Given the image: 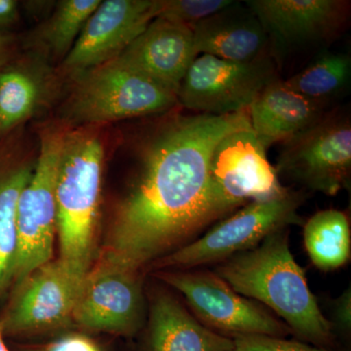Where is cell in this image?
<instances>
[{
    "label": "cell",
    "instance_id": "26",
    "mask_svg": "<svg viewBox=\"0 0 351 351\" xmlns=\"http://www.w3.org/2000/svg\"><path fill=\"white\" fill-rule=\"evenodd\" d=\"M18 351H105L93 338L83 332H64L47 343L18 346Z\"/></svg>",
    "mask_w": 351,
    "mask_h": 351
},
{
    "label": "cell",
    "instance_id": "7",
    "mask_svg": "<svg viewBox=\"0 0 351 351\" xmlns=\"http://www.w3.org/2000/svg\"><path fill=\"white\" fill-rule=\"evenodd\" d=\"M267 149L251 127L228 134L210 159V193L215 219L251 202L276 199L290 189L281 184Z\"/></svg>",
    "mask_w": 351,
    "mask_h": 351
},
{
    "label": "cell",
    "instance_id": "29",
    "mask_svg": "<svg viewBox=\"0 0 351 351\" xmlns=\"http://www.w3.org/2000/svg\"><path fill=\"white\" fill-rule=\"evenodd\" d=\"M13 47L12 36L0 32V71L8 66L10 58L12 56Z\"/></svg>",
    "mask_w": 351,
    "mask_h": 351
},
{
    "label": "cell",
    "instance_id": "15",
    "mask_svg": "<svg viewBox=\"0 0 351 351\" xmlns=\"http://www.w3.org/2000/svg\"><path fill=\"white\" fill-rule=\"evenodd\" d=\"M196 54L189 25L157 17L117 57L177 94Z\"/></svg>",
    "mask_w": 351,
    "mask_h": 351
},
{
    "label": "cell",
    "instance_id": "24",
    "mask_svg": "<svg viewBox=\"0 0 351 351\" xmlns=\"http://www.w3.org/2000/svg\"><path fill=\"white\" fill-rule=\"evenodd\" d=\"M233 2L232 0H159L157 17L166 18L191 27L232 5Z\"/></svg>",
    "mask_w": 351,
    "mask_h": 351
},
{
    "label": "cell",
    "instance_id": "16",
    "mask_svg": "<svg viewBox=\"0 0 351 351\" xmlns=\"http://www.w3.org/2000/svg\"><path fill=\"white\" fill-rule=\"evenodd\" d=\"M191 29L197 55L239 63L270 56L269 38L260 20L239 2L200 21Z\"/></svg>",
    "mask_w": 351,
    "mask_h": 351
},
{
    "label": "cell",
    "instance_id": "1",
    "mask_svg": "<svg viewBox=\"0 0 351 351\" xmlns=\"http://www.w3.org/2000/svg\"><path fill=\"white\" fill-rule=\"evenodd\" d=\"M251 127L248 110L173 117L149 141L137 179L115 213L101 255L140 271L215 221L210 159L228 134Z\"/></svg>",
    "mask_w": 351,
    "mask_h": 351
},
{
    "label": "cell",
    "instance_id": "21",
    "mask_svg": "<svg viewBox=\"0 0 351 351\" xmlns=\"http://www.w3.org/2000/svg\"><path fill=\"white\" fill-rule=\"evenodd\" d=\"M285 82L302 96L329 106L332 99L350 87V56L345 53H322Z\"/></svg>",
    "mask_w": 351,
    "mask_h": 351
},
{
    "label": "cell",
    "instance_id": "27",
    "mask_svg": "<svg viewBox=\"0 0 351 351\" xmlns=\"http://www.w3.org/2000/svg\"><path fill=\"white\" fill-rule=\"evenodd\" d=\"M335 318L339 326L350 330L351 326V293L350 287L339 298L335 304Z\"/></svg>",
    "mask_w": 351,
    "mask_h": 351
},
{
    "label": "cell",
    "instance_id": "12",
    "mask_svg": "<svg viewBox=\"0 0 351 351\" xmlns=\"http://www.w3.org/2000/svg\"><path fill=\"white\" fill-rule=\"evenodd\" d=\"M179 291L199 322L233 336L263 335L285 338L290 328L267 309L239 295L216 274L207 271L160 272L157 276Z\"/></svg>",
    "mask_w": 351,
    "mask_h": 351
},
{
    "label": "cell",
    "instance_id": "4",
    "mask_svg": "<svg viewBox=\"0 0 351 351\" xmlns=\"http://www.w3.org/2000/svg\"><path fill=\"white\" fill-rule=\"evenodd\" d=\"M69 101V117L80 124L119 121L167 112L177 94L119 59L75 78Z\"/></svg>",
    "mask_w": 351,
    "mask_h": 351
},
{
    "label": "cell",
    "instance_id": "22",
    "mask_svg": "<svg viewBox=\"0 0 351 351\" xmlns=\"http://www.w3.org/2000/svg\"><path fill=\"white\" fill-rule=\"evenodd\" d=\"M39 87L24 69L0 71V136H5L31 117L38 105Z\"/></svg>",
    "mask_w": 351,
    "mask_h": 351
},
{
    "label": "cell",
    "instance_id": "25",
    "mask_svg": "<svg viewBox=\"0 0 351 351\" xmlns=\"http://www.w3.org/2000/svg\"><path fill=\"white\" fill-rule=\"evenodd\" d=\"M232 339L233 348L228 351H330L300 341L263 335H239Z\"/></svg>",
    "mask_w": 351,
    "mask_h": 351
},
{
    "label": "cell",
    "instance_id": "20",
    "mask_svg": "<svg viewBox=\"0 0 351 351\" xmlns=\"http://www.w3.org/2000/svg\"><path fill=\"white\" fill-rule=\"evenodd\" d=\"M304 240L316 267L328 271L343 267L350 257L348 217L336 209L317 212L304 226Z\"/></svg>",
    "mask_w": 351,
    "mask_h": 351
},
{
    "label": "cell",
    "instance_id": "9",
    "mask_svg": "<svg viewBox=\"0 0 351 351\" xmlns=\"http://www.w3.org/2000/svg\"><path fill=\"white\" fill-rule=\"evenodd\" d=\"M145 315L138 271L101 255L83 278L73 322L85 331L132 337L144 326Z\"/></svg>",
    "mask_w": 351,
    "mask_h": 351
},
{
    "label": "cell",
    "instance_id": "30",
    "mask_svg": "<svg viewBox=\"0 0 351 351\" xmlns=\"http://www.w3.org/2000/svg\"><path fill=\"white\" fill-rule=\"evenodd\" d=\"M0 351H11L9 350L5 343V336H4L3 326L0 322Z\"/></svg>",
    "mask_w": 351,
    "mask_h": 351
},
{
    "label": "cell",
    "instance_id": "6",
    "mask_svg": "<svg viewBox=\"0 0 351 351\" xmlns=\"http://www.w3.org/2000/svg\"><path fill=\"white\" fill-rule=\"evenodd\" d=\"M302 201L301 193L290 189L276 199L249 203L199 239L157 261L156 267L193 269L206 263L223 262L251 250L271 233L302 221L298 210Z\"/></svg>",
    "mask_w": 351,
    "mask_h": 351
},
{
    "label": "cell",
    "instance_id": "28",
    "mask_svg": "<svg viewBox=\"0 0 351 351\" xmlns=\"http://www.w3.org/2000/svg\"><path fill=\"white\" fill-rule=\"evenodd\" d=\"M17 16V2L14 0H0V27L11 24Z\"/></svg>",
    "mask_w": 351,
    "mask_h": 351
},
{
    "label": "cell",
    "instance_id": "13",
    "mask_svg": "<svg viewBox=\"0 0 351 351\" xmlns=\"http://www.w3.org/2000/svg\"><path fill=\"white\" fill-rule=\"evenodd\" d=\"M158 11L159 0L101 1L64 58V73L76 78L114 60L157 18Z\"/></svg>",
    "mask_w": 351,
    "mask_h": 351
},
{
    "label": "cell",
    "instance_id": "10",
    "mask_svg": "<svg viewBox=\"0 0 351 351\" xmlns=\"http://www.w3.org/2000/svg\"><path fill=\"white\" fill-rule=\"evenodd\" d=\"M277 78L270 56L239 63L203 54L196 57L182 80L178 104L205 114L245 112Z\"/></svg>",
    "mask_w": 351,
    "mask_h": 351
},
{
    "label": "cell",
    "instance_id": "5",
    "mask_svg": "<svg viewBox=\"0 0 351 351\" xmlns=\"http://www.w3.org/2000/svg\"><path fill=\"white\" fill-rule=\"evenodd\" d=\"M66 132L49 129L43 134L34 172L21 191L16 210L14 287L52 261L57 235V175Z\"/></svg>",
    "mask_w": 351,
    "mask_h": 351
},
{
    "label": "cell",
    "instance_id": "23",
    "mask_svg": "<svg viewBox=\"0 0 351 351\" xmlns=\"http://www.w3.org/2000/svg\"><path fill=\"white\" fill-rule=\"evenodd\" d=\"M101 0H64L41 31V43L56 56L69 54Z\"/></svg>",
    "mask_w": 351,
    "mask_h": 351
},
{
    "label": "cell",
    "instance_id": "19",
    "mask_svg": "<svg viewBox=\"0 0 351 351\" xmlns=\"http://www.w3.org/2000/svg\"><path fill=\"white\" fill-rule=\"evenodd\" d=\"M230 337L203 325L173 295L158 292L149 307L144 351H228Z\"/></svg>",
    "mask_w": 351,
    "mask_h": 351
},
{
    "label": "cell",
    "instance_id": "14",
    "mask_svg": "<svg viewBox=\"0 0 351 351\" xmlns=\"http://www.w3.org/2000/svg\"><path fill=\"white\" fill-rule=\"evenodd\" d=\"M269 41L270 56L307 44L331 43L348 25L346 0H249Z\"/></svg>",
    "mask_w": 351,
    "mask_h": 351
},
{
    "label": "cell",
    "instance_id": "2",
    "mask_svg": "<svg viewBox=\"0 0 351 351\" xmlns=\"http://www.w3.org/2000/svg\"><path fill=\"white\" fill-rule=\"evenodd\" d=\"M216 274L239 295L272 309L299 338L318 348L331 345V322L321 313L304 269L291 253L286 228L223 261Z\"/></svg>",
    "mask_w": 351,
    "mask_h": 351
},
{
    "label": "cell",
    "instance_id": "8",
    "mask_svg": "<svg viewBox=\"0 0 351 351\" xmlns=\"http://www.w3.org/2000/svg\"><path fill=\"white\" fill-rule=\"evenodd\" d=\"M307 189L336 195L350 182V114L326 112L317 122L284 142L276 167Z\"/></svg>",
    "mask_w": 351,
    "mask_h": 351
},
{
    "label": "cell",
    "instance_id": "18",
    "mask_svg": "<svg viewBox=\"0 0 351 351\" xmlns=\"http://www.w3.org/2000/svg\"><path fill=\"white\" fill-rule=\"evenodd\" d=\"M0 141V302L14 286L17 234L16 210L21 191L31 179L36 157L25 152L18 138L2 136Z\"/></svg>",
    "mask_w": 351,
    "mask_h": 351
},
{
    "label": "cell",
    "instance_id": "17",
    "mask_svg": "<svg viewBox=\"0 0 351 351\" xmlns=\"http://www.w3.org/2000/svg\"><path fill=\"white\" fill-rule=\"evenodd\" d=\"M328 106L295 92L285 80L269 83L249 108L252 129L265 149L317 122Z\"/></svg>",
    "mask_w": 351,
    "mask_h": 351
},
{
    "label": "cell",
    "instance_id": "11",
    "mask_svg": "<svg viewBox=\"0 0 351 351\" xmlns=\"http://www.w3.org/2000/svg\"><path fill=\"white\" fill-rule=\"evenodd\" d=\"M85 276L77 274L61 258L50 261L14 287L0 322L4 336H29L66 330Z\"/></svg>",
    "mask_w": 351,
    "mask_h": 351
},
{
    "label": "cell",
    "instance_id": "3",
    "mask_svg": "<svg viewBox=\"0 0 351 351\" xmlns=\"http://www.w3.org/2000/svg\"><path fill=\"white\" fill-rule=\"evenodd\" d=\"M104 147L94 132H66L56 182L60 258L85 276L92 267Z\"/></svg>",
    "mask_w": 351,
    "mask_h": 351
}]
</instances>
